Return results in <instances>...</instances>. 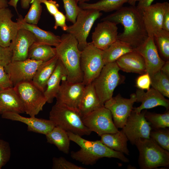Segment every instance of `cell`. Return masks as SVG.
<instances>
[{
    "label": "cell",
    "instance_id": "18",
    "mask_svg": "<svg viewBox=\"0 0 169 169\" xmlns=\"http://www.w3.org/2000/svg\"><path fill=\"white\" fill-rule=\"evenodd\" d=\"M36 42L35 37L30 31L19 29L9 46L13 53L12 61L23 60L28 59L29 48Z\"/></svg>",
    "mask_w": 169,
    "mask_h": 169
},
{
    "label": "cell",
    "instance_id": "41",
    "mask_svg": "<svg viewBox=\"0 0 169 169\" xmlns=\"http://www.w3.org/2000/svg\"><path fill=\"white\" fill-rule=\"evenodd\" d=\"M13 51L10 46L4 47L0 45V66L5 67L12 61Z\"/></svg>",
    "mask_w": 169,
    "mask_h": 169
},
{
    "label": "cell",
    "instance_id": "4",
    "mask_svg": "<svg viewBox=\"0 0 169 169\" xmlns=\"http://www.w3.org/2000/svg\"><path fill=\"white\" fill-rule=\"evenodd\" d=\"M49 119L55 126L81 136L90 135L92 132L84 124L78 109L63 105L56 103L52 106Z\"/></svg>",
    "mask_w": 169,
    "mask_h": 169
},
{
    "label": "cell",
    "instance_id": "12",
    "mask_svg": "<svg viewBox=\"0 0 169 169\" xmlns=\"http://www.w3.org/2000/svg\"><path fill=\"white\" fill-rule=\"evenodd\" d=\"M29 59L12 61L4 67L13 86L24 82L32 81L37 69L43 63Z\"/></svg>",
    "mask_w": 169,
    "mask_h": 169
},
{
    "label": "cell",
    "instance_id": "29",
    "mask_svg": "<svg viewBox=\"0 0 169 169\" xmlns=\"http://www.w3.org/2000/svg\"><path fill=\"white\" fill-rule=\"evenodd\" d=\"M134 50V49L128 44L117 39L107 49L102 50L105 65L115 62L122 55Z\"/></svg>",
    "mask_w": 169,
    "mask_h": 169
},
{
    "label": "cell",
    "instance_id": "33",
    "mask_svg": "<svg viewBox=\"0 0 169 169\" xmlns=\"http://www.w3.org/2000/svg\"><path fill=\"white\" fill-rule=\"evenodd\" d=\"M151 85L164 96L169 97V77L160 70L150 76Z\"/></svg>",
    "mask_w": 169,
    "mask_h": 169
},
{
    "label": "cell",
    "instance_id": "42",
    "mask_svg": "<svg viewBox=\"0 0 169 169\" xmlns=\"http://www.w3.org/2000/svg\"><path fill=\"white\" fill-rule=\"evenodd\" d=\"M151 85V77L147 73L141 74L136 79V86L139 89L147 90Z\"/></svg>",
    "mask_w": 169,
    "mask_h": 169
},
{
    "label": "cell",
    "instance_id": "52",
    "mask_svg": "<svg viewBox=\"0 0 169 169\" xmlns=\"http://www.w3.org/2000/svg\"><path fill=\"white\" fill-rule=\"evenodd\" d=\"M90 0H77V1L79 3H85L86 2H88L90 1Z\"/></svg>",
    "mask_w": 169,
    "mask_h": 169
},
{
    "label": "cell",
    "instance_id": "21",
    "mask_svg": "<svg viewBox=\"0 0 169 169\" xmlns=\"http://www.w3.org/2000/svg\"><path fill=\"white\" fill-rule=\"evenodd\" d=\"M13 16L9 8H0V45L2 46H9L19 29L18 23L12 20Z\"/></svg>",
    "mask_w": 169,
    "mask_h": 169
},
{
    "label": "cell",
    "instance_id": "3",
    "mask_svg": "<svg viewBox=\"0 0 169 169\" xmlns=\"http://www.w3.org/2000/svg\"><path fill=\"white\" fill-rule=\"evenodd\" d=\"M60 37V42L55 48L56 55L66 70V80L72 83L83 82V75L80 65L81 51L78 41L68 33Z\"/></svg>",
    "mask_w": 169,
    "mask_h": 169
},
{
    "label": "cell",
    "instance_id": "13",
    "mask_svg": "<svg viewBox=\"0 0 169 169\" xmlns=\"http://www.w3.org/2000/svg\"><path fill=\"white\" fill-rule=\"evenodd\" d=\"M146 110L144 109L140 113H137L133 110L122 128L128 141L132 145H134L139 138H150L151 128L145 117Z\"/></svg>",
    "mask_w": 169,
    "mask_h": 169
},
{
    "label": "cell",
    "instance_id": "6",
    "mask_svg": "<svg viewBox=\"0 0 169 169\" xmlns=\"http://www.w3.org/2000/svg\"><path fill=\"white\" fill-rule=\"evenodd\" d=\"M120 70L116 62L107 64L92 82L100 100L103 105L113 97L116 87L124 81L125 77L119 73Z\"/></svg>",
    "mask_w": 169,
    "mask_h": 169
},
{
    "label": "cell",
    "instance_id": "24",
    "mask_svg": "<svg viewBox=\"0 0 169 169\" xmlns=\"http://www.w3.org/2000/svg\"><path fill=\"white\" fill-rule=\"evenodd\" d=\"M115 62L120 69L126 72L140 74L146 73L144 58L140 54L134 50L122 55Z\"/></svg>",
    "mask_w": 169,
    "mask_h": 169
},
{
    "label": "cell",
    "instance_id": "20",
    "mask_svg": "<svg viewBox=\"0 0 169 169\" xmlns=\"http://www.w3.org/2000/svg\"><path fill=\"white\" fill-rule=\"evenodd\" d=\"M136 102H141V105L137 107L133 108V110L137 113L142 110L151 109L161 106L166 110L169 108V100L159 91L152 88L145 92L143 90L138 89L136 92Z\"/></svg>",
    "mask_w": 169,
    "mask_h": 169
},
{
    "label": "cell",
    "instance_id": "26",
    "mask_svg": "<svg viewBox=\"0 0 169 169\" xmlns=\"http://www.w3.org/2000/svg\"><path fill=\"white\" fill-rule=\"evenodd\" d=\"M66 75L65 69L58 59L56 67L48 81L44 92L47 103L53 102L59 90L61 80L64 77H66Z\"/></svg>",
    "mask_w": 169,
    "mask_h": 169
},
{
    "label": "cell",
    "instance_id": "16",
    "mask_svg": "<svg viewBox=\"0 0 169 169\" xmlns=\"http://www.w3.org/2000/svg\"><path fill=\"white\" fill-rule=\"evenodd\" d=\"M134 49L143 57L146 73L150 76L160 70L165 62L158 54L153 36H148L142 44Z\"/></svg>",
    "mask_w": 169,
    "mask_h": 169
},
{
    "label": "cell",
    "instance_id": "23",
    "mask_svg": "<svg viewBox=\"0 0 169 169\" xmlns=\"http://www.w3.org/2000/svg\"><path fill=\"white\" fill-rule=\"evenodd\" d=\"M19 28H23L28 30L32 32L36 38L35 43L47 44L51 46H57L61 41V37L56 35L52 32L44 30L37 25L28 23L23 20V18L21 15H19L16 19Z\"/></svg>",
    "mask_w": 169,
    "mask_h": 169
},
{
    "label": "cell",
    "instance_id": "46",
    "mask_svg": "<svg viewBox=\"0 0 169 169\" xmlns=\"http://www.w3.org/2000/svg\"><path fill=\"white\" fill-rule=\"evenodd\" d=\"M32 0H21V5L22 8L24 9H28ZM19 0H10L8 2V5L13 7L18 13L17 4Z\"/></svg>",
    "mask_w": 169,
    "mask_h": 169
},
{
    "label": "cell",
    "instance_id": "2",
    "mask_svg": "<svg viewBox=\"0 0 169 169\" xmlns=\"http://www.w3.org/2000/svg\"><path fill=\"white\" fill-rule=\"evenodd\" d=\"M67 132L70 141L80 147L77 151L71 152V158L84 165H93L103 157L116 158L125 163L129 161L123 153L110 148L100 140L90 141L72 132Z\"/></svg>",
    "mask_w": 169,
    "mask_h": 169
},
{
    "label": "cell",
    "instance_id": "30",
    "mask_svg": "<svg viewBox=\"0 0 169 169\" xmlns=\"http://www.w3.org/2000/svg\"><path fill=\"white\" fill-rule=\"evenodd\" d=\"M45 136L48 143L54 145L59 151L65 154L69 153L70 140L66 131L55 126Z\"/></svg>",
    "mask_w": 169,
    "mask_h": 169
},
{
    "label": "cell",
    "instance_id": "35",
    "mask_svg": "<svg viewBox=\"0 0 169 169\" xmlns=\"http://www.w3.org/2000/svg\"><path fill=\"white\" fill-rule=\"evenodd\" d=\"M161 55L166 60L169 59V32L161 29L153 36Z\"/></svg>",
    "mask_w": 169,
    "mask_h": 169
},
{
    "label": "cell",
    "instance_id": "11",
    "mask_svg": "<svg viewBox=\"0 0 169 169\" xmlns=\"http://www.w3.org/2000/svg\"><path fill=\"white\" fill-rule=\"evenodd\" d=\"M136 101L135 93L131 94L128 99L118 94L104 103V106L111 112L114 123L117 128L122 129L124 126Z\"/></svg>",
    "mask_w": 169,
    "mask_h": 169
},
{
    "label": "cell",
    "instance_id": "19",
    "mask_svg": "<svg viewBox=\"0 0 169 169\" xmlns=\"http://www.w3.org/2000/svg\"><path fill=\"white\" fill-rule=\"evenodd\" d=\"M2 118L24 123L27 125L28 131L46 135L50 132L55 126L49 119L38 118L35 117H26L19 114L7 112L1 115Z\"/></svg>",
    "mask_w": 169,
    "mask_h": 169
},
{
    "label": "cell",
    "instance_id": "25",
    "mask_svg": "<svg viewBox=\"0 0 169 169\" xmlns=\"http://www.w3.org/2000/svg\"><path fill=\"white\" fill-rule=\"evenodd\" d=\"M104 106L97 95L93 83L85 85L78 107L82 116Z\"/></svg>",
    "mask_w": 169,
    "mask_h": 169
},
{
    "label": "cell",
    "instance_id": "28",
    "mask_svg": "<svg viewBox=\"0 0 169 169\" xmlns=\"http://www.w3.org/2000/svg\"><path fill=\"white\" fill-rule=\"evenodd\" d=\"M100 141L110 148L129 155L127 147L128 139L122 129L114 133H106L100 136Z\"/></svg>",
    "mask_w": 169,
    "mask_h": 169
},
{
    "label": "cell",
    "instance_id": "7",
    "mask_svg": "<svg viewBox=\"0 0 169 169\" xmlns=\"http://www.w3.org/2000/svg\"><path fill=\"white\" fill-rule=\"evenodd\" d=\"M80 65L85 85L90 84L99 75L105 64L102 50L95 47L91 42L81 51Z\"/></svg>",
    "mask_w": 169,
    "mask_h": 169
},
{
    "label": "cell",
    "instance_id": "5",
    "mask_svg": "<svg viewBox=\"0 0 169 169\" xmlns=\"http://www.w3.org/2000/svg\"><path fill=\"white\" fill-rule=\"evenodd\" d=\"M139 152L138 160L140 168L152 169L160 166L169 167V152L150 138H139L135 145Z\"/></svg>",
    "mask_w": 169,
    "mask_h": 169
},
{
    "label": "cell",
    "instance_id": "39",
    "mask_svg": "<svg viewBox=\"0 0 169 169\" xmlns=\"http://www.w3.org/2000/svg\"><path fill=\"white\" fill-rule=\"evenodd\" d=\"M53 169H85L67 160L64 157H54L52 159Z\"/></svg>",
    "mask_w": 169,
    "mask_h": 169
},
{
    "label": "cell",
    "instance_id": "31",
    "mask_svg": "<svg viewBox=\"0 0 169 169\" xmlns=\"http://www.w3.org/2000/svg\"><path fill=\"white\" fill-rule=\"evenodd\" d=\"M52 46L35 42L29 48L28 59L43 62L50 59L56 55L55 48Z\"/></svg>",
    "mask_w": 169,
    "mask_h": 169
},
{
    "label": "cell",
    "instance_id": "43",
    "mask_svg": "<svg viewBox=\"0 0 169 169\" xmlns=\"http://www.w3.org/2000/svg\"><path fill=\"white\" fill-rule=\"evenodd\" d=\"M53 16L55 21L54 29H56L58 27H60L63 30L66 31L68 26L66 23V18L65 15L59 11Z\"/></svg>",
    "mask_w": 169,
    "mask_h": 169
},
{
    "label": "cell",
    "instance_id": "34",
    "mask_svg": "<svg viewBox=\"0 0 169 169\" xmlns=\"http://www.w3.org/2000/svg\"><path fill=\"white\" fill-rule=\"evenodd\" d=\"M145 117L149 123L151 129H157L169 127V111L163 114L146 111Z\"/></svg>",
    "mask_w": 169,
    "mask_h": 169
},
{
    "label": "cell",
    "instance_id": "17",
    "mask_svg": "<svg viewBox=\"0 0 169 169\" xmlns=\"http://www.w3.org/2000/svg\"><path fill=\"white\" fill-rule=\"evenodd\" d=\"M118 29L115 23L108 20L102 21L92 33L91 42L97 48L104 50L118 39Z\"/></svg>",
    "mask_w": 169,
    "mask_h": 169
},
{
    "label": "cell",
    "instance_id": "8",
    "mask_svg": "<svg viewBox=\"0 0 169 169\" xmlns=\"http://www.w3.org/2000/svg\"><path fill=\"white\" fill-rule=\"evenodd\" d=\"M23 103L25 113L31 117H35L47 102L44 92L32 81L20 83L14 86Z\"/></svg>",
    "mask_w": 169,
    "mask_h": 169
},
{
    "label": "cell",
    "instance_id": "37",
    "mask_svg": "<svg viewBox=\"0 0 169 169\" xmlns=\"http://www.w3.org/2000/svg\"><path fill=\"white\" fill-rule=\"evenodd\" d=\"M40 0H32L31 5L27 14L23 18L26 23L32 24L37 25L42 11V6Z\"/></svg>",
    "mask_w": 169,
    "mask_h": 169
},
{
    "label": "cell",
    "instance_id": "50",
    "mask_svg": "<svg viewBox=\"0 0 169 169\" xmlns=\"http://www.w3.org/2000/svg\"><path fill=\"white\" fill-rule=\"evenodd\" d=\"M8 1L7 0H0V8L8 7Z\"/></svg>",
    "mask_w": 169,
    "mask_h": 169
},
{
    "label": "cell",
    "instance_id": "22",
    "mask_svg": "<svg viewBox=\"0 0 169 169\" xmlns=\"http://www.w3.org/2000/svg\"><path fill=\"white\" fill-rule=\"evenodd\" d=\"M7 112L25 113L23 103L14 86L0 89V114Z\"/></svg>",
    "mask_w": 169,
    "mask_h": 169
},
{
    "label": "cell",
    "instance_id": "27",
    "mask_svg": "<svg viewBox=\"0 0 169 169\" xmlns=\"http://www.w3.org/2000/svg\"><path fill=\"white\" fill-rule=\"evenodd\" d=\"M58 60L56 55L50 59L43 62L32 79L33 83L43 92L46 89L48 81L56 67Z\"/></svg>",
    "mask_w": 169,
    "mask_h": 169
},
{
    "label": "cell",
    "instance_id": "10",
    "mask_svg": "<svg viewBox=\"0 0 169 169\" xmlns=\"http://www.w3.org/2000/svg\"><path fill=\"white\" fill-rule=\"evenodd\" d=\"M82 120L89 130L100 136L119 131L114 123L111 112L104 106L82 116Z\"/></svg>",
    "mask_w": 169,
    "mask_h": 169
},
{
    "label": "cell",
    "instance_id": "45",
    "mask_svg": "<svg viewBox=\"0 0 169 169\" xmlns=\"http://www.w3.org/2000/svg\"><path fill=\"white\" fill-rule=\"evenodd\" d=\"M41 3L44 4L49 13L54 16L59 10V5L57 2L53 0H40Z\"/></svg>",
    "mask_w": 169,
    "mask_h": 169
},
{
    "label": "cell",
    "instance_id": "36",
    "mask_svg": "<svg viewBox=\"0 0 169 169\" xmlns=\"http://www.w3.org/2000/svg\"><path fill=\"white\" fill-rule=\"evenodd\" d=\"M149 136L161 147L169 151V129L168 127L151 129Z\"/></svg>",
    "mask_w": 169,
    "mask_h": 169
},
{
    "label": "cell",
    "instance_id": "9",
    "mask_svg": "<svg viewBox=\"0 0 169 169\" xmlns=\"http://www.w3.org/2000/svg\"><path fill=\"white\" fill-rule=\"evenodd\" d=\"M102 15L100 11L96 9H82L77 16L75 22L68 26L66 31L76 39L80 51L87 45V39L90 30L95 21Z\"/></svg>",
    "mask_w": 169,
    "mask_h": 169
},
{
    "label": "cell",
    "instance_id": "1",
    "mask_svg": "<svg viewBox=\"0 0 169 169\" xmlns=\"http://www.w3.org/2000/svg\"><path fill=\"white\" fill-rule=\"evenodd\" d=\"M124 26V31L118 34V39L134 49L142 44L148 37L144 25L142 13L135 6L122 7L101 19Z\"/></svg>",
    "mask_w": 169,
    "mask_h": 169
},
{
    "label": "cell",
    "instance_id": "47",
    "mask_svg": "<svg viewBox=\"0 0 169 169\" xmlns=\"http://www.w3.org/2000/svg\"><path fill=\"white\" fill-rule=\"evenodd\" d=\"M154 0H139L136 8L138 10L142 13V11L146 8L151 5Z\"/></svg>",
    "mask_w": 169,
    "mask_h": 169
},
{
    "label": "cell",
    "instance_id": "51",
    "mask_svg": "<svg viewBox=\"0 0 169 169\" xmlns=\"http://www.w3.org/2000/svg\"><path fill=\"white\" fill-rule=\"evenodd\" d=\"M139 0H129L128 2V3L131 6H135V4Z\"/></svg>",
    "mask_w": 169,
    "mask_h": 169
},
{
    "label": "cell",
    "instance_id": "48",
    "mask_svg": "<svg viewBox=\"0 0 169 169\" xmlns=\"http://www.w3.org/2000/svg\"><path fill=\"white\" fill-rule=\"evenodd\" d=\"M162 29L169 32V8L166 10L164 15Z\"/></svg>",
    "mask_w": 169,
    "mask_h": 169
},
{
    "label": "cell",
    "instance_id": "14",
    "mask_svg": "<svg viewBox=\"0 0 169 169\" xmlns=\"http://www.w3.org/2000/svg\"><path fill=\"white\" fill-rule=\"evenodd\" d=\"M85 86L83 82L72 83L63 80L55 97L56 103L78 109Z\"/></svg>",
    "mask_w": 169,
    "mask_h": 169
},
{
    "label": "cell",
    "instance_id": "15",
    "mask_svg": "<svg viewBox=\"0 0 169 169\" xmlns=\"http://www.w3.org/2000/svg\"><path fill=\"white\" fill-rule=\"evenodd\" d=\"M169 3H157L144 9L142 12L143 20L148 36H153L162 29V20Z\"/></svg>",
    "mask_w": 169,
    "mask_h": 169
},
{
    "label": "cell",
    "instance_id": "38",
    "mask_svg": "<svg viewBox=\"0 0 169 169\" xmlns=\"http://www.w3.org/2000/svg\"><path fill=\"white\" fill-rule=\"evenodd\" d=\"M65 11L67 20L72 23H74L77 16L81 10L77 0H62Z\"/></svg>",
    "mask_w": 169,
    "mask_h": 169
},
{
    "label": "cell",
    "instance_id": "49",
    "mask_svg": "<svg viewBox=\"0 0 169 169\" xmlns=\"http://www.w3.org/2000/svg\"><path fill=\"white\" fill-rule=\"evenodd\" d=\"M160 70L164 74L169 77V61H165L160 69Z\"/></svg>",
    "mask_w": 169,
    "mask_h": 169
},
{
    "label": "cell",
    "instance_id": "32",
    "mask_svg": "<svg viewBox=\"0 0 169 169\" xmlns=\"http://www.w3.org/2000/svg\"><path fill=\"white\" fill-rule=\"evenodd\" d=\"M129 0H100L92 3H79V6L83 9H95L100 11L108 12L119 9L123 7L124 3H128Z\"/></svg>",
    "mask_w": 169,
    "mask_h": 169
},
{
    "label": "cell",
    "instance_id": "44",
    "mask_svg": "<svg viewBox=\"0 0 169 169\" xmlns=\"http://www.w3.org/2000/svg\"><path fill=\"white\" fill-rule=\"evenodd\" d=\"M13 86V85L4 67L0 66V89Z\"/></svg>",
    "mask_w": 169,
    "mask_h": 169
},
{
    "label": "cell",
    "instance_id": "40",
    "mask_svg": "<svg viewBox=\"0 0 169 169\" xmlns=\"http://www.w3.org/2000/svg\"><path fill=\"white\" fill-rule=\"evenodd\" d=\"M11 155V150L9 143L0 139V169L9 161Z\"/></svg>",
    "mask_w": 169,
    "mask_h": 169
}]
</instances>
